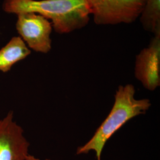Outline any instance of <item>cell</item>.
Returning <instances> with one entry per match:
<instances>
[{"mask_svg": "<svg viewBox=\"0 0 160 160\" xmlns=\"http://www.w3.org/2000/svg\"><path fill=\"white\" fill-rule=\"evenodd\" d=\"M97 25L131 24L140 17L147 0H86Z\"/></svg>", "mask_w": 160, "mask_h": 160, "instance_id": "cell-3", "label": "cell"}, {"mask_svg": "<svg viewBox=\"0 0 160 160\" xmlns=\"http://www.w3.org/2000/svg\"><path fill=\"white\" fill-rule=\"evenodd\" d=\"M134 75L143 87L153 92L160 86V34L136 56Z\"/></svg>", "mask_w": 160, "mask_h": 160, "instance_id": "cell-6", "label": "cell"}, {"mask_svg": "<svg viewBox=\"0 0 160 160\" xmlns=\"http://www.w3.org/2000/svg\"><path fill=\"white\" fill-rule=\"evenodd\" d=\"M140 21L147 32L154 35L160 34V0H147Z\"/></svg>", "mask_w": 160, "mask_h": 160, "instance_id": "cell-8", "label": "cell"}, {"mask_svg": "<svg viewBox=\"0 0 160 160\" xmlns=\"http://www.w3.org/2000/svg\"><path fill=\"white\" fill-rule=\"evenodd\" d=\"M3 9L11 14L34 12L51 21L59 34L82 29L90 20V10L86 0H4Z\"/></svg>", "mask_w": 160, "mask_h": 160, "instance_id": "cell-1", "label": "cell"}, {"mask_svg": "<svg viewBox=\"0 0 160 160\" xmlns=\"http://www.w3.org/2000/svg\"><path fill=\"white\" fill-rule=\"evenodd\" d=\"M31 51L20 37H14L0 49V71L6 73L18 62L24 59Z\"/></svg>", "mask_w": 160, "mask_h": 160, "instance_id": "cell-7", "label": "cell"}, {"mask_svg": "<svg viewBox=\"0 0 160 160\" xmlns=\"http://www.w3.org/2000/svg\"><path fill=\"white\" fill-rule=\"evenodd\" d=\"M30 143L10 111L0 119V160H27Z\"/></svg>", "mask_w": 160, "mask_h": 160, "instance_id": "cell-5", "label": "cell"}, {"mask_svg": "<svg viewBox=\"0 0 160 160\" xmlns=\"http://www.w3.org/2000/svg\"><path fill=\"white\" fill-rule=\"evenodd\" d=\"M27 160H42L40 159V158H37V157H34V155H32L30 154H29V155L28 156V157H27ZM51 160V159H48V158H46L45 160Z\"/></svg>", "mask_w": 160, "mask_h": 160, "instance_id": "cell-9", "label": "cell"}, {"mask_svg": "<svg viewBox=\"0 0 160 160\" xmlns=\"http://www.w3.org/2000/svg\"><path fill=\"white\" fill-rule=\"evenodd\" d=\"M16 29L28 48L36 52L47 53L52 48V26L45 17L34 12L17 14Z\"/></svg>", "mask_w": 160, "mask_h": 160, "instance_id": "cell-4", "label": "cell"}, {"mask_svg": "<svg viewBox=\"0 0 160 160\" xmlns=\"http://www.w3.org/2000/svg\"><path fill=\"white\" fill-rule=\"evenodd\" d=\"M135 93V87L131 84L118 87L109 115L90 139L77 148L76 154H87L94 151L97 160H101L103 149L109 139L126 122L138 116L145 114L151 108L149 99H137Z\"/></svg>", "mask_w": 160, "mask_h": 160, "instance_id": "cell-2", "label": "cell"}]
</instances>
